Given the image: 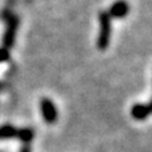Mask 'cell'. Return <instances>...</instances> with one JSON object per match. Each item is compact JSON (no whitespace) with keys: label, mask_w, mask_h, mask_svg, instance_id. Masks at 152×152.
Listing matches in <instances>:
<instances>
[{"label":"cell","mask_w":152,"mask_h":152,"mask_svg":"<svg viewBox=\"0 0 152 152\" xmlns=\"http://www.w3.org/2000/svg\"><path fill=\"white\" fill-rule=\"evenodd\" d=\"M132 117L137 121H142V119H146L147 117L152 114V100L150 104H136V105L132 107V110H131Z\"/></svg>","instance_id":"5"},{"label":"cell","mask_w":152,"mask_h":152,"mask_svg":"<svg viewBox=\"0 0 152 152\" xmlns=\"http://www.w3.org/2000/svg\"><path fill=\"white\" fill-rule=\"evenodd\" d=\"M41 110H42V115H43L45 121L47 123H55L57 119V109L55 107V104L52 103L50 99H42L41 100Z\"/></svg>","instance_id":"3"},{"label":"cell","mask_w":152,"mask_h":152,"mask_svg":"<svg viewBox=\"0 0 152 152\" xmlns=\"http://www.w3.org/2000/svg\"><path fill=\"white\" fill-rule=\"evenodd\" d=\"M19 132L20 131L15 129V128L12 126H3V127H0V140L10 138V137H15V136L19 137Z\"/></svg>","instance_id":"6"},{"label":"cell","mask_w":152,"mask_h":152,"mask_svg":"<svg viewBox=\"0 0 152 152\" xmlns=\"http://www.w3.org/2000/svg\"><path fill=\"white\" fill-rule=\"evenodd\" d=\"M9 57H10V55H9V50L4 48V47H0V64L8 61Z\"/></svg>","instance_id":"7"},{"label":"cell","mask_w":152,"mask_h":152,"mask_svg":"<svg viewBox=\"0 0 152 152\" xmlns=\"http://www.w3.org/2000/svg\"><path fill=\"white\" fill-rule=\"evenodd\" d=\"M112 37V18L107 10L99 13V34L96 46L99 50H105L109 46Z\"/></svg>","instance_id":"1"},{"label":"cell","mask_w":152,"mask_h":152,"mask_svg":"<svg viewBox=\"0 0 152 152\" xmlns=\"http://www.w3.org/2000/svg\"><path fill=\"white\" fill-rule=\"evenodd\" d=\"M129 13V4L126 0H117L109 7L108 14L110 18H124Z\"/></svg>","instance_id":"4"},{"label":"cell","mask_w":152,"mask_h":152,"mask_svg":"<svg viewBox=\"0 0 152 152\" xmlns=\"http://www.w3.org/2000/svg\"><path fill=\"white\" fill-rule=\"evenodd\" d=\"M7 29L3 36V47L7 50H10L15 43V36H17V29L19 27V17L15 14H12L7 20Z\"/></svg>","instance_id":"2"}]
</instances>
